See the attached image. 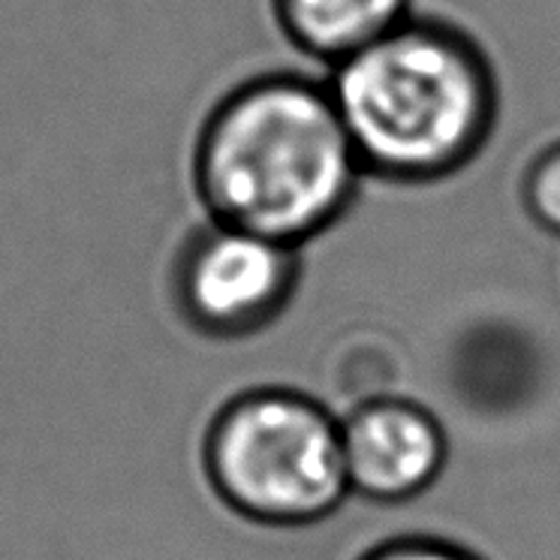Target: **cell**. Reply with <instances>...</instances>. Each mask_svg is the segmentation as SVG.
Returning <instances> with one entry per match:
<instances>
[{
  "mask_svg": "<svg viewBox=\"0 0 560 560\" xmlns=\"http://www.w3.org/2000/svg\"><path fill=\"white\" fill-rule=\"evenodd\" d=\"M290 46L335 70L413 15V0H271Z\"/></svg>",
  "mask_w": 560,
  "mask_h": 560,
  "instance_id": "obj_6",
  "label": "cell"
},
{
  "mask_svg": "<svg viewBox=\"0 0 560 560\" xmlns=\"http://www.w3.org/2000/svg\"><path fill=\"white\" fill-rule=\"evenodd\" d=\"M365 178L428 187L464 172L494 136L500 82L482 43L438 15L404 25L329 70Z\"/></svg>",
  "mask_w": 560,
  "mask_h": 560,
  "instance_id": "obj_2",
  "label": "cell"
},
{
  "mask_svg": "<svg viewBox=\"0 0 560 560\" xmlns=\"http://www.w3.org/2000/svg\"><path fill=\"white\" fill-rule=\"evenodd\" d=\"M522 206L539 230L560 238V139L542 148L524 170Z\"/></svg>",
  "mask_w": 560,
  "mask_h": 560,
  "instance_id": "obj_7",
  "label": "cell"
},
{
  "mask_svg": "<svg viewBox=\"0 0 560 560\" xmlns=\"http://www.w3.org/2000/svg\"><path fill=\"white\" fill-rule=\"evenodd\" d=\"M299 278L302 247L226 223H208L184 256L182 299L202 329L250 335L287 311Z\"/></svg>",
  "mask_w": 560,
  "mask_h": 560,
  "instance_id": "obj_4",
  "label": "cell"
},
{
  "mask_svg": "<svg viewBox=\"0 0 560 560\" xmlns=\"http://www.w3.org/2000/svg\"><path fill=\"white\" fill-rule=\"evenodd\" d=\"M362 560H479L470 551L458 546H450L443 539H428V536H413V539H395L389 546H380Z\"/></svg>",
  "mask_w": 560,
  "mask_h": 560,
  "instance_id": "obj_8",
  "label": "cell"
},
{
  "mask_svg": "<svg viewBox=\"0 0 560 560\" xmlns=\"http://www.w3.org/2000/svg\"><path fill=\"white\" fill-rule=\"evenodd\" d=\"M208 467L232 510L278 527L323 522L353 494L341 419L299 392L266 389L232 404L211 431Z\"/></svg>",
  "mask_w": 560,
  "mask_h": 560,
  "instance_id": "obj_3",
  "label": "cell"
},
{
  "mask_svg": "<svg viewBox=\"0 0 560 560\" xmlns=\"http://www.w3.org/2000/svg\"><path fill=\"white\" fill-rule=\"evenodd\" d=\"M343 462L355 498L407 503L438 486L450 464V438L425 407L374 398L341 416Z\"/></svg>",
  "mask_w": 560,
  "mask_h": 560,
  "instance_id": "obj_5",
  "label": "cell"
},
{
  "mask_svg": "<svg viewBox=\"0 0 560 560\" xmlns=\"http://www.w3.org/2000/svg\"><path fill=\"white\" fill-rule=\"evenodd\" d=\"M196 190L214 223L307 247L359 199L365 170L326 79H235L196 139Z\"/></svg>",
  "mask_w": 560,
  "mask_h": 560,
  "instance_id": "obj_1",
  "label": "cell"
}]
</instances>
